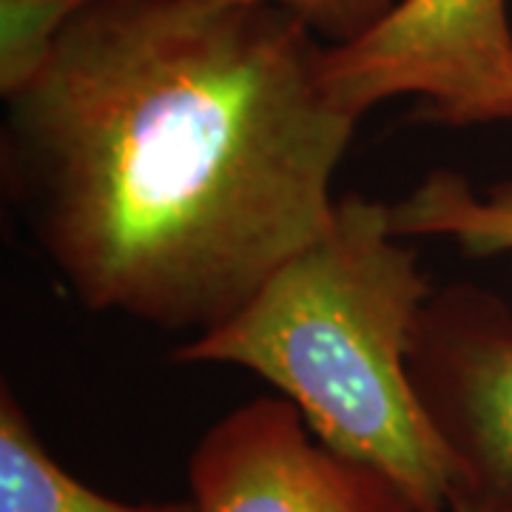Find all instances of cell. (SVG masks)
<instances>
[{
	"label": "cell",
	"mask_w": 512,
	"mask_h": 512,
	"mask_svg": "<svg viewBox=\"0 0 512 512\" xmlns=\"http://www.w3.org/2000/svg\"><path fill=\"white\" fill-rule=\"evenodd\" d=\"M325 49L256 0H100L6 100L0 171L74 299L217 328L333 217L359 114Z\"/></svg>",
	"instance_id": "obj_1"
},
{
	"label": "cell",
	"mask_w": 512,
	"mask_h": 512,
	"mask_svg": "<svg viewBox=\"0 0 512 512\" xmlns=\"http://www.w3.org/2000/svg\"><path fill=\"white\" fill-rule=\"evenodd\" d=\"M433 291L390 225V202L350 194L231 319L171 359L251 370L299 407L316 439L399 481L419 512H447L461 473L410 376Z\"/></svg>",
	"instance_id": "obj_2"
},
{
	"label": "cell",
	"mask_w": 512,
	"mask_h": 512,
	"mask_svg": "<svg viewBox=\"0 0 512 512\" xmlns=\"http://www.w3.org/2000/svg\"><path fill=\"white\" fill-rule=\"evenodd\" d=\"M325 83L365 117L416 97L441 126L512 120V23L507 0H402L365 37L325 49Z\"/></svg>",
	"instance_id": "obj_3"
},
{
	"label": "cell",
	"mask_w": 512,
	"mask_h": 512,
	"mask_svg": "<svg viewBox=\"0 0 512 512\" xmlns=\"http://www.w3.org/2000/svg\"><path fill=\"white\" fill-rule=\"evenodd\" d=\"M200 512H419L379 467L313 436L285 396H262L222 416L188 458Z\"/></svg>",
	"instance_id": "obj_4"
},
{
	"label": "cell",
	"mask_w": 512,
	"mask_h": 512,
	"mask_svg": "<svg viewBox=\"0 0 512 512\" xmlns=\"http://www.w3.org/2000/svg\"><path fill=\"white\" fill-rule=\"evenodd\" d=\"M410 376L461 481L512 476V308L498 293L436 288L413 330Z\"/></svg>",
	"instance_id": "obj_5"
},
{
	"label": "cell",
	"mask_w": 512,
	"mask_h": 512,
	"mask_svg": "<svg viewBox=\"0 0 512 512\" xmlns=\"http://www.w3.org/2000/svg\"><path fill=\"white\" fill-rule=\"evenodd\" d=\"M0 512H200L191 498L128 504L97 493L52 458L9 384L0 387Z\"/></svg>",
	"instance_id": "obj_6"
},
{
	"label": "cell",
	"mask_w": 512,
	"mask_h": 512,
	"mask_svg": "<svg viewBox=\"0 0 512 512\" xmlns=\"http://www.w3.org/2000/svg\"><path fill=\"white\" fill-rule=\"evenodd\" d=\"M390 225L402 239H447L464 256L512 251V185L478 191L464 174L439 168L402 200L390 202Z\"/></svg>",
	"instance_id": "obj_7"
},
{
	"label": "cell",
	"mask_w": 512,
	"mask_h": 512,
	"mask_svg": "<svg viewBox=\"0 0 512 512\" xmlns=\"http://www.w3.org/2000/svg\"><path fill=\"white\" fill-rule=\"evenodd\" d=\"M100 0H0V97L23 92L49 57L60 35Z\"/></svg>",
	"instance_id": "obj_8"
},
{
	"label": "cell",
	"mask_w": 512,
	"mask_h": 512,
	"mask_svg": "<svg viewBox=\"0 0 512 512\" xmlns=\"http://www.w3.org/2000/svg\"><path fill=\"white\" fill-rule=\"evenodd\" d=\"M293 12L328 46H345L376 29L402 0H256Z\"/></svg>",
	"instance_id": "obj_9"
},
{
	"label": "cell",
	"mask_w": 512,
	"mask_h": 512,
	"mask_svg": "<svg viewBox=\"0 0 512 512\" xmlns=\"http://www.w3.org/2000/svg\"><path fill=\"white\" fill-rule=\"evenodd\" d=\"M447 512H512V476L458 481Z\"/></svg>",
	"instance_id": "obj_10"
}]
</instances>
